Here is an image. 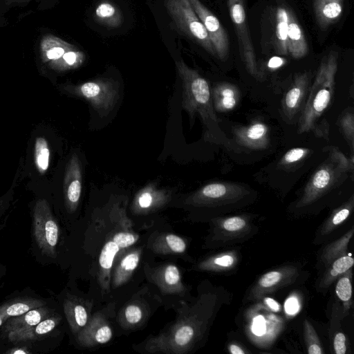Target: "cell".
<instances>
[{"label": "cell", "instance_id": "1", "mask_svg": "<svg viewBox=\"0 0 354 354\" xmlns=\"http://www.w3.org/2000/svg\"><path fill=\"white\" fill-rule=\"evenodd\" d=\"M176 66L182 81V106L188 113L190 121L198 114L205 127V138L216 144L228 145L230 139L219 127L208 82L183 60L176 61Z\"/></svg>", "mask_w": 354, "mask_h": 354}, {"label": "cell", "instance_id": "2", "mask_svg": "<svg viewBox=\"0 0 354 354\" xmlns=\"http://www.w3.org/2000/svg\"><path fill=\"white\" fill-rule=\"evenodd\" d=\"M353 161L332 147L327 158L314 171L292 212L297 215L313 212L315 205L339 185L353 170Z\"/></svg>", "mask_w": 354, "mask_h": 354}, {"label": "cell", "instance_id": "3", "mask_svg": "<svg viewBox=\"0 0 354 354\" xmlns=\"http://www.w3.org/2000/svg\"><path fill=\"white\" fill-rule=\"evenodd\" d=\"M337 59L338 53L335 50H331L322 59L299 120V133L318 131L319 121L333 98Z\"/></svg>", "mask_w": 354, "mask_h": 354}, {"label": "cell", "instance_id": "4", "mask_svg": "<svg viewBox=\"0 0 354 354\" xmlns=\"http://www.w3.org/2000/svg\"><path fill=\"white\" fill-rule=\"evenodd\" d=\"M254 198L249 187L230 182L207 184L193 195L194 203L214 208L224 214L249 205Z\"/></svg>", "mask_w": 354, "mask_h": 354}, {"label": "cell", "instance_id": "5", "mask_svg": "<svg viewBox=\"0 0 354 354\" xmlns=\"http://www.w3.org/2000/svg\"><path fill=\"white\" fill-rule=\"evenodd\" d=\"M212 244L214 247H229L243 243L259 231L249 214L218 216L213 220Z\"/></svg>", "mask_w": 354, "mask_h": 354}, {"label": "cell", "instance_id": "6", "mask_svg": "<svg viewBox=\"0 0 354 354\" xmlns=\"http://www.w3.org/2000/svg\"><path fill=\"white\" fill-rule=\"evenodd\" d=\"M304 277L301 266L296 263H288L268 271L250 287L244 301H259L270 294L300 282Z\"/></svg>", "mask_w": 354, "mask_h": 354}, {"label": "cell", "instance_id": "7", "mask_svg": "<svg viewBox=\"0 0 354 354\" xmlns=\"http://www.w3.org/2000/svg\"><path fill=\"white\" fill-rule=\"evenodd\" d=\"M165 6L170 17L181 32L216 56L207 32L189 0H166Z\"/></svg>", "mask_w": 354, "mask_h": 354}, {"label": "cell", "instance_id": "8", "mask_svg": "<svg viewBox=\"0 0 354 354\" xmlns=\"http://www.w3.org/2000/svg\"><path fill=\"white\" fill-rule=\"evenodd\" d=\"M59 227L46 201L39 200L32 214V236L41 254L46 257L56 255L59 239Z\"/></svg>", "mask_w": 354, "mask_h": 354}, {"label": "cell", "instance_id": "9", "mask_svg": "<svg viewBox=\"0 0 354 354\" xmlns=\"http://www.w3.org/2000/svg\"><path fill=\"white\" fill-rule=\"evenodd\" d=\"M68 91L85 99L101 115H104L111 111L118 99L119 86L111 79L103 78L76 85Z\"/></svg>", "mask_w": 354, "mask_h": 354}, {"label": "cell", "instance_id": "10", "mask_svg": "<svg viewBox=\"0 0 354 354\" xmlns=\"http://www.w3.org/2000/svg\"><path fill=\"white\" fill-rule=\"evenodd\" d=\"M229 14L238 38L243 62L248 72L256 78L261 77L254 49L247 24L244 0H227Z\"/></svg>", "mask_w": 354, "mask_h": 354}, {"label": "cell", "instance_id": "11", "mask_svg": "<svg viewBox=\"0 0 354 354\" xmlns=\"http://www.w3.org/2000/svg\"><path fill=\"white\" fill-rule=\"evenodd\" d=\"M194 11L204 25L216 53L221 60L229 54V38L218 19L200 0H189Z\"/></svg>", "mask_w": 354, "mask_h": 354}, {"label": "cell", "instance_id": "12", "mask_svg": "<svg viewBox=\"0 0 354 354\" xmlns=\"http://www.w3.org/2000/svg\"><path fill=\"white\" fill-rule=\"evenodd\" d=\"M62 317L56 313L45 318L37 325L21 330H13L0 336L3 344L24 343L30 344L33 348L34 344L46 340L55 332L60 323Z\"/></svg>", "mask_w": 354, "mask_h": 354}, {"label": "cell", "instance_id": "13", "mask_svg": "<svg viewBox=\"0 0 354 354\" xmlns=\"http://www.w3.org/2000/svg\"><path fill=\"white\" fill-rule=\"evenodd\" d=\"M310 75L308 73H298L295 76L290 88L282 100V110L284 115L292 119L300 110L309 91Z\"/></svg>", "mask_w": 354, "mask_h": 354}, {"label": "cell", "instance_id": "14", "mask_svg": "<svg viewBox=\"0 0 354 354\" xmlns=\"http://www.w3.org/2000/svg\"><path fill=\"white\" fill-rule=\"evenodd\" d=\"M236 142L251 149H266L270 142L269 129L260 121H254L244 127H236L232 130Z\"/></svg>", "mask_w": 354, "mask_h": 354}, {"label": "cell", "instance_id": "15", "mask_svg": "<svg viewBox=\"0 0 354 354\" xmlns=\"http://www.w3.org/2000/svg\"><path fill=\"white\" fill-rule=\"evenodd\" d=\"M82 186V167L78 156L74 153L66 170L64 192L68 207L74 209L80 201Z\"/></svg>", "mask_w": 354, "mask_h": 354}, {"label": "cell", "instance_id": "16", "mask_svg": "<svg viewBox=\"0 0 354 354\" xmlns=\"http://www.w3.org/2000/svg\"><path fill=\"white\" fill-rule=\"evenodd\" d=\"M354 197L335 209L331 214L322 223L316 232L313 243L319 244L328 240L330 236L348 218L353 211Z\"/></svg>", "mask_w": 354, "mask_h": 354}, {"label": "cell", "instance_id": "17", "mask_svg": "<svg viewBox=\"0 0 354 354\" xmlns=\"http://www.w3.org/2000/svg\"><path fill=\"white\" fill-rule=\"evenodd\" d=\"M47 305V301L32 295L19 294L0 303V317L4 321L12 317L20 315L30 309Z\"/></svg>", "mask_w": 354, "mask_h": 354}, {"label": "cell", "instance_id": "18", "mask_svg": "<svg viewBox=\"0 0 354 354\" xmlns=\"http://www.w3.org/2000/svg\"><path fill=\"white\" fill-rule=\"evenodd\" d=\"M55 313L53 308L45 305L30 309L20 315L12 317L3 324L0 329V336L13 330L34 326Z\"/></svg>", "mask_w": 354, "mask_h": 354}, {"label": "cell", "instance_id": "19", "mask_svg": "<svg viewBox=\"0 0 354 354\" xmlns=\"http://www.w3.org/2000/svg\"><path fill=\"white\" fill-rule=\"evenodd\" d=\"M138 239V236L128 232H120L114 235L102 248L99 263L102 271L109 276L112 264L116 254L122 248L133 245Z\"/></svg>", "mask_w": 354, "mask_h": 354}, {"label": "cell", "instance_id": "20", "mask_svg": "<svg viewBox=\"0 0 354 354\" xmlns=\"http://www.w3.org/2000/svg\"><path fill=\"white\" fill-rule=\"evenodd\" d=\"M211 95L214 111L226 113L233 110L238 104L240 91L233 84L221 82L212 88Z\"/></svg>", "mask_w": 354, "mask_h": 354}, {"label": "cell", "instance_id": "21", "mask_svg": "<svg viewBox=\"0 0 354 354\" xmlns=\"http://www.w3.org/2000/svg\"><path fill=\"white\" fill-rule=\"evenodd\" d=\"M287 50L295 59H300L306 55L308 46L304 30L298 23L294 13L288 10Z\"/></svg>", "mask_w": 354, "mask_h": 354}, {"label": "cell", "instance_id": "22", "mask_svg": "<svg viewBox=\"0 0 354 354\" xmlns=\"http://www.w3.org/2000/svg\"><path fill=\"white\" fill-rule=\"evenodd\" d=\"M313 8L319 28L325 29L340 18L344 0H313Z\"/></svg>", "mask_w": 354, "mask_h": 354}, {"label": "cell", "instance_id": "23", "mask_svg": "<svg viewBox=\"0 0 354 354\" xmlns=\"http://www.w3.org/2000/svg\"><path fill=\"white\" fill-rule=\"evenodd\" d=\"M240 262V253L237 250H225L218 253L201 265L203 270L216 272H232L237 268Z\"/></svg>", "mask_w": 354, "mask_h": 354}, {"label": "cell", "instance_id": "24", "mask_svg": "<svg viewBox=\"0 0 354 354\" xmlns=\"http://www.w3.org/2000/svg\"><path fill=\"white\" fill-rule=\"evenodd\" d=\"M354 259L347 254L333 261L327 268L319 282L317 289L321 292H326L330 286L344 272L353 268Z\"/></svg>", "mask_w": 354, "mask_h": 354}, {"label": "cell", "instance_id": "25", "mask_svg": "<svg viewBox=\"0 0 354 354\" xmlns=\"http://www.w3.org/2000/svg\"><path fill=\"white\" fill-rule=\"evenodd\" d=\"M354 233L353 226L339 239L327 244L321 251L319 261L327 268L333 261L348 254V244Z\"/></svg>", "mask_w": 354, "mask_h": 354}, {"label": "cell", "instance_id": "26", "mask_svg": "<svg viewBox=\"0 0 354 354\" xmlns=\"http://www.w3.org/2000/svg\"><path fill=\"white\" fill-rule=\"evenodd\" d=\"M95 17L98 23L110 28H118L123 21L120 9L108 1H103L97 6Z\"/></svg>", "mask_w": 354, "mask_h": 354}, {"label": "cell", "instance_id": "27", "mask_svg": "<svg viewBox=\"0 0 354 354\" xmlns=\"http://www.w3.org/2000/svg\"><path fill=\"white\" fill-rule=\"evenodd\" d=\"M352 276L353 268L348 270L336 280L335 293L338 299L342 303V308H341L342 318L347 315L353 304Z\"/></svg>", "mask_w": 354, "mask_h": 354}, {"label": "cell", "instance_id": "28", "mask_svg": "<svg viewBox=\"0 0 354 354\" xmlns=\"http://www.w3.org/2000/svg\"><path fill=\"white\" fill-rule=\"evenodd\" d=\"M288 10L283 6H279L276 10L275 45L279 55H287L288 35Z\"/></svg>", "mask_w": 354, "mask_h": 354}, {"label": "cell", "instance_id": "29", "mask_svg": "<svg viewBox=\"0 0 354 354\" xmlns=\"http://www.w3.org/2000/svg\"><path fill=\"white\" fill-rule=\"evenodd\" d=\"M112 330L109 326L100 322L94 325L89 326V328L84 330L81 334L79 335V339L82 342L91 341V343L104 344L108 342L112 337Z\"/></svg>", "mask_w": 354, "mask_h": 354}, {"label": "cell", "instance_id": "30", "mask_svg": "<svg viewBox=\"0 0 354 354\" xmlns=\"http://www.w3.org/2000/svg\"><path fill=\"white\" fill-rule=\"evenodd\" d=\"M66 317L73 331L84 326L87 322V313L84 306L67 300L64 304Z\"/></svg>", "mask_w": 354, "mask_h": 354}, {"label": "cell", "instance_id": "31", "mask_svg": "<svg viewBox=\"0 0 354 354\" xmlns=\"http://www.w3.org/2000/svg\"><path fill=\"white\" fill-rule=\"evenodd\" d=\"M139 257V254L134 252L129 253L122 259L115 273L114 283L116 286L123 283L136 268Z\"/></svg>", "mask_w": 354, "mask_h": 354}, {"label": "cell", "instance_id": "32", "mask_svg": "<svg viewBox=\"0 0 354 354\" xmlns=\"http://www.w3.org/2000/svg\"><path fill=\"white\" fill-rule=\"evenodd\" d=\"M304 337L308 354H324L322 342L311 322L304 320Z\"/></svg>", "mask_w": 354, "mask_h": 354}, {"label": "cell", "instance_id": "33", "mask_svg": "<svg viewBox=\"0 0 354 354\" xmlns=\"http://www.w3.org/2000/svg\"><path fill=\"white\" fill-rule=\"evenodd\" d=\"M35 162L40 173H44L49 166L50 149L46 140L42 137L36 139L35 143Z\"/></svg>", "mask_w": 354, "mask_h": 354}, {"label": "cell", "instance_id": "34", "mask_svg": "<svg viewBox=\"0 0 354 354\" xmlns=\"http://www.w3.org/2000/svg\"><path fill=\"white\" fill-rule=\"evenodd\" d=\"M339 126L345 139L353 150L354 145V115L352 110H348L344 113L339 120Z\"/></svg>", "mask_w": 354, "mask_h": 354}, {"label": "cell", "instance_id": "35", "mask_svg": "<svg viewBox=\"0 0 354 354\" xmlns=\"http://www.w3.org/2000/svg\"><path fill=\"white\" fill-rule=\"evenodd\" d=\"M162 195H164L162 192L157 190L153 185H149L138 195V205L142 209H147L153 205L156 197Z\"/></svg>", "mask_w": 354, "mask_h": 354}, {"label": "cell", "instance_id": "36", "mask_svg": "<svg viewBox=\"0 0 354 354\" xmlns=\"http://www.w3.org/2000/svg\"><path fill=\"white\" fill-rule=\"evenodd\" d=\"M310 150L304 147H295L288 150L282 157L280 164L288 165L296 163L304 159Z\"/></svg>", "mask_w": 354, "mask_h": 354}, {"label": "cell", "instance_id": "37", "mask_svg": "<svg viewBox=\"0 0 354 354\" xmlns=\"http://www.w3.org/2000/svg\"><path fill=\"white\" fill-rule=\"evenodd\" d=\"M333 352L335 354H346L347 352V339L342 330H340V326L337 330L333 335H330Z\"/></svg>", "mask_w": 354, "mask_h": 354}, {"label": "cell", "instance_id": "38", "mask_svg": "<svg viewBox=\"0 0 354 354\" xmlns=\"http://www.w3.org/2000/svg\"><path fill=\"white\" fill-rule=\"evenodd\" d=\"M62 59L66 68H75L80 66L84 59V54L78 50H68L62 55Z\"/></svg>", "mask_w": 354, "mask_h": 354}, {"label": "cell", "instance_id": "39", "mask_svg": "<svg viewBox=\"0 0 354 354\" xmlns=\"http://www.w3.org/2000/svg\"><path fill=\"white\" fill-rule=\"evenodd\" d=\"M166 241L173 252L183 253L185 251V242L180 236L175 234H169L166 236Z\"/></svg>", "mask_w": 354, "mask_h": 354}, {"label": "cell", "instance_id": "40", "mask_svg": "<svg viewBox=\"0 0 354 354\" xmlns=\"http://www.w3.org/2000/svg\"><path fill=\"white\" fill-rule=\"evenodd\" d=\"M12 199V194L8 192L0 198V231L5 226L6 213L8 209Z\"/></svg>", "mask_w": 354, "mask_h": 354}, {"label": "cell", "instance_id": "41", "mask_svg": "<svg viewBox=\"0 0 354 354\" xmlns=\"http://www.w3.org/2000/svg\"><path fill=\"white\" fill-rule=\"evenodd\" d=\"M180 277L178 268L174 265H169L165 272V280L169 285H175L180 281Z\"/></svg>", "mask_w": 354, "mask_h": 354}, {"label": "cell", "instance_id": "42", "mask_svg": "<svg viewBox=\"0 0 354 354\" xmlns=\"http://www.w3.org/2000/svg\"><path fill=\"white\" fill-rule=\"evenodd\" d=\"M125 317L130 324H136L142 318V310L136 305H130L126 308Z\"/></svg>", "mask_w": 354, "mask_h": 354}, {"label": "cell", "instance_id": "43", "mask_svg": "<svg viewBox=\"0 0 354 354\" xmlns=\"http://www.w3.org/2000/svg\"><path fill=\"white\" fill-rule=\"evenodd\" d=\"M66 50H68L67 47H53L47 52V57L50 59H58L61 58L62 55L66 53Z\"/></svg>", "mask_w": 354, "mask_h": 354}, {"label": "cell", "instance_id": "44", "mask_svg": "<svg viewBox=\"0 0 354 354\" xmlns=\"http://www.w3.org/2000/svg\"><path fill=\"white\" fill-rule=\"evenodd\" d=\"M287 313L294 315L299 310L298 300L295 297H290L286 302L285 305Z\"/></svg>", "mask_w": 354, "mask_h": 354}, {"label": "cell", "instance_id": "45", "mask_svg": "<svg viewBox=\"0 0 354 354\" xmlns=\"http://www.w3.org/2000/svg\"><path fill=\"white\" fill-rule=\"evenodd\" d=\"M228 351L232 354H246L248 353V351H245V348H243L239 344L231 343L228 345Z\"/></svg>", "mask_w": 354, "mask_h": 354}, {"label": "cell", "instance_id": "46", "mask_svg": "<svg viewBox=\"0 0 354 354\" xmlns=\"http://www.w3.org/2000/svg\"><path fill=\"white\" fill-rule=\"evenodd\" d=\"M263 299H264V303L269 309L274 311H278L279 310V304L274 299L268 297H263Z\"/></svg>", "mask_w": 354, "mask_h": 354}, {"label": "cell", "instance_id": "47", "mask_svg": "<svg viewBox=\"0 0 354 354\" xmlns=\"http://www.w3.org/2000/svg\"><path fill=\"white\" fill-rule=\"evenodd\" d=\"M281 59H273L270 60L269 63V66L271 68H277L281 66Z\"/></svg>", "mask_w": 354, "mask_h": 354}, {"label": "cell", "instance_id": "48", "mask_svg": "<svg viewBox=\"0 0 354 354\" xmlns=\"http://www.w3.org/2000/svg\"><path fill=\"white\" fill-rule=\"evenodd\" d=\"M7 268L5 265L0 263V280L6 275Z\"/></svg>", "mask_w": 354, "mask_h": 354}]
</instances>
